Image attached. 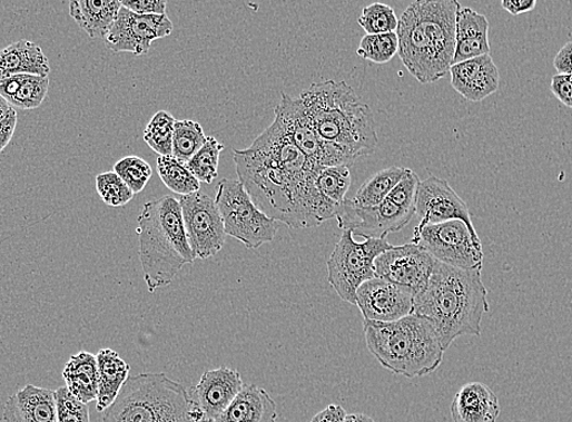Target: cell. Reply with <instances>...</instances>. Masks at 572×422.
Listing matches in <instances>:
<instances>
[{
	"label": "cell",
	"mask_w": 572,
	"mask_h": 422,
	"mask_svg": "<svg viewBox=\"0 0 572 422\" xmlns=\"http://www.w3.org/2000/svg\"><path fill=\"white\" fill-rule=\"evenodd\" d=\"M358 23L367 35L393 33L398 28L395 10L383 3H374L364 8Z\"/></svg>",
	"instance_id": "36"
},
{
	"label": "cell",
	"mask_w": 572,
	"mask_h": 422,
	"mask_svg": "<svg viewBox=\"0 0 572 422\" xmlns=\"http://www.w3.org/2000/svg\"><path fill=\"white\" fill-rule=\"evenodd\" d=\"M414 293L384 279L363 283L356 293V306L364 321L393 323L413 314Z\"/></svg>",
	"instance_id": "17"
},
{
	"label": "cell",
	"mask_w": 572,
	"mask_h": 422,
	"mask_svg": "<svg viewBox=\"0 0 572 422\" xmlns=\"http://www.w3.org/2000/svg\"><path fill=\"white\" fill-rule=\"evenodd\" d=\"M490 23L484 14L472 8H461L457 14L456 52L453 63L490 56Z\"/></svg>",
	"instance_id": "22"
},
{
	"label": "cell",
	"mask_w": 572,
	"mask_h": 422,
	"mask_svg": "<svg viewBox=\"0 0 572 422\" xmlns=\"http://www.w3.org/2000/svg\"><path fill=\"white\" fill-rule=\"evenodd\" d=\"M12 108L10 107V105L2 98L0 97V121H3L6 116L10 112Z\"/></svg>",
	"instance_id": "48"
},
{
	"label": "cell",
	"mask_w": 572,
	"mask_h": 422,
	"mask_svg": "<svg viewBox=\"0 0 572 422\" xmlns=\"http://www.w3.org/2000/svg\"><path fill=\"white\" fill-rule=\"evenodd\" d=\"M216 204L223 216L226 234L246 248L256 249L275 241L278 222L269 218L253 202L240 180H220Z\"/></svg>",
	"instance_id": "8"
},
{
	"label": "cell",
	"mask_w": 572,
	"mask_h": 422,
	"mask_svg": "<svg viewBox=\"0 0 572 422\" xmlns=\"http://www.w3.org/2000/svg\"><path fill=\"white\" fill-rule=\"evenodd\" d=\"M121 8L120 0H72L70 17L90 38H106Z\"/></svg>",
	"instance_id": "26"
},
{
	"label": "cell",
	"mask_w": 572,
	"mask_h": 422,
	"mask_svg": "<svg viewBox=\"0 0 572 422\" xmlns=\"http://www.w3.org/2000/svg\"><path fill=\"white\" fill-rule=\"evenodd\" d=\"M415 215L420 217L422 227L427 224L462 220L475 239H480L470 207L445 179L432 176L421 181L415 200Z\"/></svg>",
	"instance_id": "16"
},
{
	"label": "cell",
	"mask_w": 572,
	"mask_h": 422,
	"mask_svg": "<svg viewBox=\"0 0 572 422\" xmlns=\"http://www.w3.org/2000/svg\"><path fill=\"white\" fill-rule=\"evenodd\" d=\"M6 422H58L56 391L24 386L8 399L4 405Z\"/></svg>",
	"instance_id": "20"
},
{
	"label": "cell",
	"mask_w": 572,
	"mask_h": 422,
	"mask_svg": "<svg viewBox=\"0 0 572 422\" xmlns=\"http://www.w3.org/2000/svg\"><path fill=\"white\" fill-rule=\"evenodd\" d=\"M436 261L462 269H483L484 247L462 220L427 224L414 229L412 242Z\"/></svg>",
	"instance_id": "10"
},
{
	"label": "cell",
	"mask_w": 572,
	"mask_h": 422,
	"mask_svg": "<svg viewBox=\"0 0 572 422\" xmlns=\"http://www.w3.org/2000/svg\"><path fill=\"white\" fill-rule=\"evenodd\" d=\"M277 403L256 385H244L226 411L214 422H277Z\"/></svg>",
	"instance_id": "23"
},
{
	"label": "cell",
	"mask_w": 572,
	"mask_h": 422,
	"mask_svg": "<svg viewBox=\"0 0 572 422\" xmlns=\"http://www.w3.org/2000/svg\"><path fill=\"white\" fill-rule=\"evenodd\" d=\"M179 204L195 257L205 261L217 255L226 244L227 234L214 197L200 190L180 196Z\"/></svg>",
	"instance_id": "12"
},
{
	"label": "cell",
	"mask_w": 572,
	"mask_h": 422,
	"mask_svg": "<svg viewBox=\"0 0 572 422\" xmlns=\"http://www.w3.org/2000/svg\"><path fill=\"white\" fill-rule=\"evenodd\" d=\"M500 400L483 382H470L454 395L451 404L453 422H497Z\"/></svg>",
	"instance_id": "21"
},
{
	"label": "cell",
	"mask_w": 572,
	"mask_h": 422,
	"mask_svg": "<svg viewBox=\"0 0 572 422\" xmlns=\"http://www.w3.org/2000/svg\"><path fill=\"white\" fill-rule=\"evenodd\" d=\"M158 173L165 186L180 196L200 192V181L195 178L185 164L176 160L174 156H159Z\"/></svg>",
	"instance_id": "31"
},
{
	"label": "cell",
	"mask_w": 572,
	"mask_h": 422,
	"mask_svg": "<svg viewBox=\"0 0 572 422\" xmlns=\"http://www.w3.org/2000/svg\"><path fill=\"white\" fill-rule=\"evenodd\" d=\"M398 52V37L396 32L384 35H366L362 38L357 55L364 60L374 63L392 61Z\"/></svg>",
	"instance_id": "35"
},
{
	"label": "cell",
	"mask_w": 572,
	"mask_h": 422,
	"mask_svg": "<svg viewBox=\"0 0 572 422\" xmlns=\"http://www.w3.org/2000/svg\"><path fill=\"white\" fill-rule=\"evenodd\" d=\"M241 375L236 369L220 366L203 374L193 389L191 398L198 402L207 419L214 422L243 390Z\"/></svg>",
	"instance_id": "18"
},
{
	"label": "cell",
	"mask_w": 572,
	"mask_h": 422,
	"mask_svg": "<svg viewBox=\"0 0 572 422\" xmlns=\"http://www.w3.org/2000/svg\"><path fill=\"white\" fill-rule=\"evenodd\" d=\"M319 138L351 160L372 155L378 147L374 115L353 87L333 79L312 85L300 97Z\"/></svg>",
	"instance_id": "4"
},
{
	"label": "cell",
	"mask_w": 572,
	"mask_h": 422,
	"mask_svg": "<svg viewBox=\"0 0 572 422\" xmlns=\"http://www.w3.org/2000/svg\"><path fill=\"white\" fill-rule=\"evenodd\" d=\"M451 86L470 101H483L500 88V71L491 56L451 66Z\"/></svg>",
	"instance_id": "19"
},
{
	"label": "cell",
	"mask_w": 572,
	"mask_h": 422,
	"mask_svg": "<svg viewBox=\"0 0 572 422\" xmlns=\"http://www.w3.org/2000/svg\"><path fill=\"white\" fill-rule=\"evenodd\" d=\"M553 65L559 75H572V42L558 51Z\"/></svg>",
	"instance_id": "44"
},
{
	"label": "cell",
	"mask_w": 572,
	"mask_h": 422,
	"mask_svg": "<svg viewBox=\"0 0 572 422\" xmlns=\"http://www.w3.org/2000/svg\"><path fill=\"white\" fill-rule=\"evenodd\" d=\"M174 23L165 16H139L121 8L106 38L108 49L114 52H132L137 57L148 55L156 39L168 37Z\"/></svg>",
	"instance_id": "14"
},
{
	"label": "cell",
	"mask_w": 572,
	"mask_h": 422,
	"mask_svg": "<svg viewBox=\"0 0 572 422\" xmlns=\"http://www.w3.org/2000/svg\"><path fill=\"white\" fill-rule=\"evenodd\" d=\"M97 361L99 373L97 411L103 413L120 394L129 379L131 366L121 359L119 353L110 349L99 351Z\"/></svg>",
	"instance_id": "27"
},
{
	"label": "cell",
	"mask_w": 572,
	"mask_h": 422,
	"mask_svg": "<svg viewBox=\"0 0 572 422\" xmlns=\"http://www.w3.org/2000/svg\"><path fill=\"white\" fill-rule=\"evenodd\" d=\"M176 118L167 111L154 115L145 130V141L160 156H172Z\"/></svg>",
	"instance_id": "33"
},
{
	"label": "cell",
	"mask_w": 572,
	"mask_h": 422,
	"mask_svg": "<svg viewBox=\"0 0 572 422\" xmlns=\"http://www.w3.org/2000/svg\"><path fill=\"white\" fill-rule=\"evenodd\" d=\"M101 422H211L190 392L166 374L127 380Z\"/></svg>",
	"instance_id": "7"
},
{
	"label": "cell",
	"mask_w": 572,
	"mask_h": 422,
	"mask_svg": "<svg viewBox=\"0 0 572 422\" xmlns=\"http://www.w3.org/2000/svg\"><path fill=\"white\" fill-rule=\"evenodd\" d=\"M421 180L417 174L411 168L400 180L397 186L388 194L386 200L392 202L398 207L415 210V200H417V193Z\"/></svg>",
	"instance_id": "40"
},
{
	"label": "cell",
	"mask_w": 572,
	"mask_h": 422,
	"mask_svg": "<svg viewBox=\"0 0 572 422\" xmlns=\"http://www.w3.org/2000/svg\"><path fill=\"white\" fill-rule=\"evenodd\" d=\"M225 149L215 137H207L204 147L186 165L200 183L211 184L218 175L219 156Z\"/></svg>",
	"instance_id": "34"
},
{
	"label": "cell",
	"mask_w": 572,
	"mask_h": 422,
	"mask_svg": "<svg viewBox=\"0 0 572 422\" xmlns=\"http://www.w3.org/2000/svg\"><path fill=\"white\" fill-rule=\"evenodd\" d=\"M315 184L323 199L339 209L345 203L351 187L349 167L343 165L322 168L316 176Z\"/></svg>",
	"instance_id": "30"
},
{
	"label": "cell",
	"mask_w": 572,
	"mask_h": 422,
	"mask_svg": "<svg viewBox=\"0 0 572 422\" xmlns=\"http://www.w3.org/2000/svg\"><path fill=\"white\" fill-rule=\"evenodd\" d=\"M96 184L100 199L110 207L125 206L135 197L134 192L114 170L97 176Z\"/></svg>",
	"instance_id": "38"
},
{
	"label": "cell",
	"mask_w": 572,
	"mask_h": 422,
	"mask_svg": "<svg viewBox=\"0 0 572 422\" xmlns=\"http://www.w3.org/2000/svg\"><path fill=\"white\" fill-rule=\"evenodd\" d=\"M18 126V112L16 109H11L6 116L3 121H0V153H2L8 144L11 141L12 136L16 134Z\"/></svg>",
	"instance_id": "43"
},
{
	"label": "cell",
	"mask_w": 572,
	"mask_h": 422,
	"mask_svg": "<svg viewBox=\"0 0 572 422\" xmlns=\"http://www.w3.org/2000/svg\"><path fill=\"white\" fill-rule=\"evenodd\" d=\"M347 414L341 404H331L312 419L310 422H345Z\"/></svg>",
	"instance_id": "45"
},
{
	"label": "cell",
	"mask_w": 572,
	"mask_h": 422,
	"mask_svg": "<svg viewBox=\"0 0 572 422\" xmlns=\"http://www.w3.org/2000/svg\"><path fill=\"white\" fill-rule=\"evenodd\" d=\"M406 167H388L379 170L371 179L363 184L354 199H351L359 207L378 206L386 200V197L397 186L403 176L407 173Z\"/></svg>",
	"instance_id": "29"
},
{
	"label": "cell",
	"mask_w": 572,
	"mask_h": 422,
	"mask_svg": "<svg viewBox=\"0 0 572 422\" xmlns=\"http://www.w3.org/2000/svg\"><path fill=\"white\" fill-rule=\"evenodd\" d=\"M483 269H462L436 261L431 281L414 297L413 313L431 323L446 352L462 336L483 334L481 323L490 311Z\"/></svg>",
	"instance_id": "2"
},
{
	"label": "cell",
	"mask_w": 572,
	"mask_h": 422,
	"mask_svg": "<svg viewBox=\"0 0 572 422\" xmlns=\"http://www.w3.org/2000/svg\"><path fill=\"white\" fill-rule=\"evenodd\" d=\"M122 7L139 16H165L166 0H124Z\"/></svg>",
	"instance_id": "41"
},
{
	"label": "cell",
	"mask_w": 572,
	"mask_h": 422,
	"mask_svg": "<svg viewBox=\"0 0 572 422\" xmlns=\"http://www.w3.org/2000/svg\"><path fill=\"white\" fill-rule=\"evenodd\" d=\"M551 90L559 101L572 109V75L553 76Z\"/></svg>",
	"instance_id": "42"
},
{
	"label": "cell",
	"mask_w": 572,
	"mask_h": 422,
	"mask_svg": "<svg viewBox=\"0 0 572 422\" xmlns=\"http://www.w3.org/2000/svg\"><path fill=\"white\" fill-rule=\"evenodd\" d=\"M275 115V121L280 125L295 147L319 168L343 165L349 167L355 164L345 153L319 138L307 117L300 98H292L282 94Z\"/></svg>",
	"instance_id": "11"
},
{
	"label": "cell",
	"mask_w": 572,
	"mask_h": 422,
	"mask_svg": "<svg viewBox=\"0 0 572 422\" xmlns=\"http://www.w3.org/2000/svg\"><path fill=\"white\" fill-rule=\"evenodd\" d=\"M50 66L41 47L21 39L0 49V79L17 75L48 77Z\"/></svg>",
	"instance_id": "24"
},
{
	"label": "cell",
	"mask_w": 572,
	"mask_h": 422,
	"mask_svg": "<svg viewBox=\"0 0 572 422\" xmlns=\"http://www.w3.org/2000/svg\"><path fill=\"white\" fill-rule=\"evenodd\" d=\"M502 8L510 12L512 16L524 14V12L532 11L536 8V0H503Z\"/></svg>",
	"instance_id": "46"
},
{
	"label": "cell",
	"mask_w": 572,
	"mask_h": 422,
	"mask_svg": "<svg viewBox=\"0 0 572 422\" xmlns=\"http://www.w3.org/2000/svg\"><path fill=\"white\" fill-rule=\"evenodd\" d=\"M114 173L121 177L135 195L146 189L152 176L151 166L138 156L124 157L115 164Z\"/></svg>",
	"instance_id": "37"
},
{
	"label": "cell",
	"mask_w": 572,
	"mask_h": 422,
	"mask_svg": "<svg viewBox=\"0 0 572 422\" xmlns=\"http://www.w3.org/2000/svg\"><path fill=\"white\" fill-rule=\"evenodd\" d=\"M207 137L199 122L191 120L176 121L172 156L187 165L206 143Z\"/></svg>",
	"instance_id": "32"
},
{
	"label": "cell",
	"mask_w": 572,
	"mask_h": 422,
	"mask_svg": "<svg viewBox=\"0 0 572 422\" xmlns=\"http://www.w3.org/2000/svg\"><path fill=\"white\" fill-rule=\"evenodd\" d=\"M435 265L436 259L413 243L393 246L374 263L376 278L407 287L414 295L423 292Z\"/></svg>",
	"instance_id": "13"
},
{
	"label": "cell",
	"mask_w": 572,
	"mask_h": 422,
	"mask_svg": "<svg viewBox=\"0 0 572 422\" xmlns=\"http://www.w3.org/2000/svg\"><path fill=\"white\" fill-rule=\"evenodd\" d=\"M345 422H376L373 418L366 414H349L346 416Z\"/></svg>",
	"instance_id": "47"
},
{
	"label": "cell",
	"mask_w": 572,
	"mask_h": 422,
	"mask_svg": "<svg viewBox=\"0 0 572 422\" xmlns=\"http://www.w3.org/2000/svg\"><path fill=\"white\" fill-rule=\"evenodd\" d=\"M243 187L269 218L292 229L322 226L335 218L337 208L316 189L322 168L298 150L278 122L259 135L252 147L233 151Z\"/></svg>",
	"instance_id": "1"
},
{
	"label": "cell",
	"mask_w": 572,
	"mask_h": 422,
	"mask_svg": "<svg viewBox=\"0 0 572 422\" xmlns=\"http://www.w3.org/2000/svg\"><path fill=\"white\" fill-rule=\"evenodd\" d=\"M363 332L374 359L396 375L423 377L444 362L446 352L434 326L417 314L393 323L363 321Z\"/></svg>",
	"instance_id": "6"
},
{
	"label": "cell",
	"mask_w": 572,
	"mask_h": 422,
	"mask_svg": "<svg viewBox=\"0 0 572 422\" xmlns=\"http://www.w3.org/2000/svg\"><path fill=\"white\" fill-rule=\"evenodd\" d=\"M139 259L149 293L170 285L195 257L179 200L164 196L142 206L138 216Z\"/></svg>",
	"instance_id": "5"
},
{
	"label": "cell",
	"mask_w": 572,
	"mask_h": 422,
	"mask_svg": "<svg viewBox=\"0 0 572 422\" xmlns=\"http://www.w3.org/2000/svg\"><path fill=\"white\" fill-rule=\"evenodd\" d=\"M62 377L73 398L83 404L98 400L99 373L97 355L89 352L73 354L63 366Z\"/></svg>",
	"instance_id": "25"
},
{
	"label": "cell",
	"mask_w": 572,
	"mask_h": 422,
	"mask_svg": "<svg viewBox=\"0 0 572 422\" xmlns=\"http://www.w3.org/2000/svg\"><path fill=\"white\" fill-rule=\"evenodd\" d=\"M414 215L415 210L398 207L388 200L374 207H359L346 199L335 218L343 232L351 230L364 239H386L389 233L406 228Z\"/></svg>",
	"instance_id": "15"
},
{
	"label": "cell",
	"mask_w": 572,
	"mask_h": 422,
	"mask_svg": "<svg viewBox=\"0 0 572 422\" xmlns=\"http://www.w3.org/2000/svg\"><path fill=\"white\" fill-rule=\"evenodd\" d=\"M58 422H90L87 404L76 400L67 387L56 391Z\"/></svg>",
	"instance_id": "39"
},
{
	"label": "cell",
	"mask_w": 572,
	"mask_h": 422,
	"mask_svg": "<svg viewBox=\"0 0 572 422\" xmlns=\"http://www.w3.org/2000/svg\"><path fill=\"white\" fill-rule=\"evenodd\" d=\"M393 245L387 239H369L356 243L354 233L344 230L327 263L328 282L339 297L356 305L358 287L376 278L375 259Z\"/></svg>",
	"instance_id": "9"
},
{
	"label": "cell",
	"mask_w": 572,
	"mask_h": 422,
	"mask_svg": "<svg viewBox=\"0 0 572 422\" xmlns=\"http://www.w3.org/2000/svg\"><path fill=\"white\" fill-rule=\"evenodd\" d=\"M49 90V78L33 75H17L0 79V97L10 107L34 110L41 107Z\"/></svg>",
	"instance_id": "28"
},
{
	"label": "cell",
	"mask_w": 572,
	"mask_h": 422,
	"mask_svg": "<svg viewBox=\"0 0 572 422\" xmlns=\"http://www.w3.org/2000/svg\"><path fill=\"white\" fill-rule=\"evenodd\" d=\"M457 0H417L398 20V57L422 85L445 77L456 52Z\"/></svg>",
	"instance_id": "3"
}]
</instances>
